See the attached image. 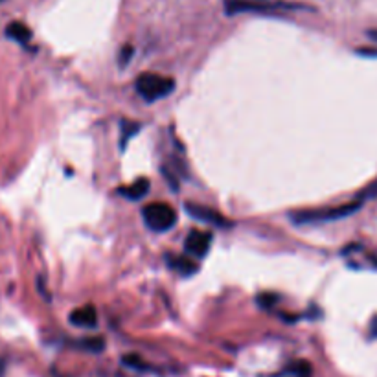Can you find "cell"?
Listing matches in <instances>:
<instances>
[{
    "mask_svg": "<svg viewBox=\"0 0 377 377\" xmlns=\"http://www.w3.org/2000/svg\"><path fill=\"white\" fill-rule=\"evenodd\" d=\"M149 191V181L148 179H138L137 182H133L129 186H122L118 190L122 197H126L129 201H140L144 197L148 195Z\"/></svg>",
    "mask_w": 377,
    "mask_h": 377,
    "instance_id": "cell-8",
    "label": "cell"
},
{
    "mask_svg": "<svg viewBox=\"0 0 377 377\" xmlns=\"http://www.w3.org/2000/svg\"><path fill=\"white\" fill-rule=\"evenodd\" d=\"M70 322L77 328H96L98 324V313L94 309V306L87 304V306L77 307L70 313Z\"/></svg>",
    "mask_w": 377,
    "mask_h": 377,
    "instance_id": "cell-7",
    "label": "cell"
},
{
    "mask_svg": "<svg viewBox=\"0 0 377 377\" xmlns=\"http://www.w3.org/2000/svg\"><path fill=\"white\" fill-rule=\"evenodd\" d=\"M6 35L21 44H28L32 41V30L22 22H11L10 26L6 28Z\"/></svg>",
    "mask_w": 377,
    "mask_h": 377,
    "instance_id": "cell-10",
    "label": "cell"
},
{
    "mask_svg": "<svg viewBox=\"0 0 377 377\" xmlns=\"http://www.w3.org/2000/svg\"><path fill=\"white\" fill-rule=\"evenodd\" d=\"M367 35L372 39V41H377V30H370V32H367Z\"/></svg>",
    "mask_w": 377,
    "mask_h": 377,
    "instance_id": "cell-15",
    "label": "cell"
},
{
    "mask_svg": "<svg viewBox=\"0 0 377 377\" xmlns=\"http://www.w3.org/2000/svg\"><path fill=\"white\" fill-rule=\"evenodd\" d=\"M135 88L140 94V98L153 104L157 99L170 96L175 88V81L171 77L159 76V74H142L135 83Z\"/></svg>",
    "mask_w": 377,
    "mask_h": 377,
    "instance_id": "cell-2",
    "label": "cell"
},
{
    "mask_svg": "<svg viewBox=\"0 0 377 377\" xmlns=\"http://www.w3.org/2000/svg\"><path fill=\"white\" fill-rule=\"evenodd\" d=\"M186 212L190 213L191 218L197 219V221H204L208 224H213V226H219V229H226L230 226V223L224 219V215L213 210V208L202 206V204H197V202H188Z\"/></svg>",
    "mask_w": 377,
    "mask_h": 377,
    "instance_id": "cell-6",
    "label": "cell"
},
{
    "mask_svg": "<svg viewBox=\"0 0 377 377\" xmlns=\"http://www.w3.org/2000/svg\"><path fill=\"white\" fill-rule=\"evenodd\" d=\"M140 131V124H133V122H124L122 124V148H126L127 138H131L133 135H137Z\"/></svg>",
    "mask_w": 377,
    "mask_h": 377,
    "instance_id": "cell-11",
    "label": "cell"
},
{
    "mask_svg": "<svg viewBox=\"0 0 377 377\" xmlns=\"http://www.w3.org/2000/svg\"><path fill=\"white\" fill-rule=\"evenodd\" d=\"M291 372L298 377H311V365L306 361H298L296 365H293Z\"/></svg>",
    "mask_w": 377,
    "mask_h": 377,
    "instance_id": "cell-12",
    "label": "cell"
},
{
    "mask_svg": "<svg viewBox=\"0 0 377 377\" xmlns=\"http://www.w3.org/2000/svg\"><path fill=\"white\" fill-rule=\"evenodd\" d=\"M370 334H372V337H377V317L372 320V326H370Z\"/></svg>",
    "mask_w": 377,
    "mask_h": 377,
    "instance_id": "cell-14",
    "label": "cell"
},
{
    "mask_svg": "<svg viewBox=\"0 0 377 377\" xmlns=\"http://www.w3.org/2000/svg\"><path fill=\"white\" fill-rule=\"evenodd\" d=\"M362 206L361 201H351L340 206L331 208H315V210H302V212L291 213L289 218L298 224H311V223H328V221H339V219L350 218Z\"/></svg>",
    "mask_w": 377,
    "mask_h": 377,
    "instance_id": "cell-1",
    "label": "cell"
},
{
    "mask_svg": "<svg viewBox=\"0 0 377 377\" xmlns=\"http://www.w3.org/2000/svg\"><path fill=\"white\" fill-rule=\"evenodd\" d=\"M376 197H377V179L374 182H370V184H368V186L365 188L359 195H357V201L365 202L368 201V199H376Z\"/></svg>",
    "mask_w": 377,
    "mask_h": 377,
    "instance_id": "cell-13",
    "label": "cell"
},
{
    "mask_svg": "<svg viewBox=\"0 0 377 377\" xmlns=\"http://www.w3.org/2000/svg\"><path fill=\"white\" fill-rule=\"evenodd\" d=\"M166 260H168V265H170L173 271H177L179 274H182V276H191V274L197 273V263L191 262L190 258H184V256H166Z\"/></svg>",
    "mask_w": 377,
    "mask_h": 377,
    "instance_id": "cell-9",
    "label": "cell"
},
{
    "mask_svg": "<svg viewBox=\"0 0 377 377\" xmlns=\"http://www.w3.org/2000/svg\"><path fill=\"white\" fill-rule=\"evenodd\" d=\"M212 245V234L202 230H191L184 240V251L193 258H204Z\"/></svg>",
    "mask_w": 377,
    "mask_h": 377,
    "instance_id": "cell-5",
    "label": "cell"
},
{
    "mask_svg": "<svg viewBox=\"0 0 377 377\" xmlns=\"http://www.w3.org/2000/svg\"><path fill=\"white\" fill-rule=\"evenodd\" d=\"M144 223L153 232H168L177 223L175 210L168 202H149L142 210Z\"/></svg>",
    "mask_w": 377,
    "mask_h": 377,
    "instance_id": "cell-3",
    "label": "cell"
},
{
    "mask_svg": "<svg viewBox=\"0 0 377 377\" xmlns=\"http://www.w3.org/2000/svg\"><path fill=\"white\" fill-rule=\"evenodd\" d=\"M224 10H226L229 15H235V13H280V11L302 10V6L284 4V2L258 4V2H249V0H226L224 2Z\"/></svg>",
    "mask_w": 377,
    "mask_h": 377,
    "instance_id": "cell-4",
    "label": "cell"
},
{
    "mask_svg": "<svg viewBox=\"0 0 377 377\" xmlns=\"http://www.w3.org/2000/svg\"><path fill=\"white\" fill-rule=\"evenodd\" d=\"M4 374V361H0V377Z\"/></svg>",
    "mask_w": 377,
    "mask_h": 377,
    "instance_id": "cell-16",
    "label": "cell"
}]
</instances>
